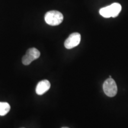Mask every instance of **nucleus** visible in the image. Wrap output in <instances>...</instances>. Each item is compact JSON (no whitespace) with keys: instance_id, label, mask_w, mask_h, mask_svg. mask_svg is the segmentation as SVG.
Segmentation results:
<instances>
[{"instance_id":"nucleus-1","label":"nucleus","mask_w":128,"mask_h":128,"mask_svg":"<svg viewBox=\"0 0 128 128\" xmlns=\"http://www.w3.org/2000/svg\"><path fill=\"white\" fill-rule=\"evenodd\" d=\"M122 10V6L119 3L114 2L101 8L99 11L100 14L104 18H110V17H116L118 16Z\"/></svg>"},{"instance_id":"nucleus-2","label":"nucleus","mask_w":128,"mask_h":128,"mask_svg":"<svg viewBox=\"0 0 128 128\" xmlns=\"http://www.w3.org/2000/svg\"><path fill=\"white\" fill-rule=\"evenodd\" d=\"M64 20V16L61 12L56 10L49 11L44 16V20L48 24L55 26L60 25Z\"/></svg>"},{"instance_id":"nucleus-3","label":"nucleus","mask_w":128,"mask_h":128,"mask_svg":"<svg viewBox=\"0 0 128 128\" xmlns=\"http://www.w3.org/2000/svg\"><path fill=\"white\" fill-rule=\"evenodd\" d=\"M103 88L104 92L108 97H114L116 95L117 92H118L117 85L114 80L112 79V78H109L106 80L103 84Z\"/></svg>"},{"instance_id":"nucleus-4","label":"nucleus","mask_w":128,"mask_h":128,"mask_svg":"<svg viewBox=\"0 0 128 128\" xmlns=\"http://www.w3.org/2000/svg\"><path fill=\"white\" fill-rule=\"evenodd\" d=\"M40 55L39 50L35 48H32L27 50L26 55L22 58V63L24 65H28L33 60L38 59Z\"/></svg>"},{"instance_id":"nucleus-5","label":"nucleus","mask_w":128,"mask_h":128,"mask_svg":"<svg viewBox=\"0 0 128 128\" xmlns=\"http://www.w3.org/2000/svg\"><path fill=\"white\" fill-rule=\"evenodd\" d=\"M81 42V34L78 33H73L69 36L64 43V46L68 49L77 46Z\"/></svg>"},{"instance_id":"nucleus-6","label":"nucleus","mask_w":128,"mask_h":128,"mask_svg":"<svg viewBox=\"0 0 128 128\" xmlns=\"http://www.w3.org/2000/svg\"><path fill=\"white\" fill-rule=\"evenodd\" d=\"M50 88V83L48 80H44L40 81L37 85L36 92L38 95L41 96L45 93Z\"/></svg>"},{"instance_id":"nucleus-7","label":"nucleus","mask_w":128,"mask_h":128,"mask_svg":"<svg viewBox=\"0 0 128 128\" xmlns=\"http://www.w3.org/2000/svg\"><path fill=\"white\" fill-rule=\"evenodd\" d=\"M10 106L7 102H0V116H5L10 110Z\"/></svg>"},{"instance_id":"nucleus-8","label":"nucleus","mask_w":128,"mask_h":128,"mask_svg":"<svg viewBox=\"0 0 128 128\" xmlns=\"http://www.w3.org/2000/svg\"><path fill=\"white\" fill-rule=\"evenodd\" d=\"M66 128V127H64V128Z\"/></svg>"}]
</instances>
